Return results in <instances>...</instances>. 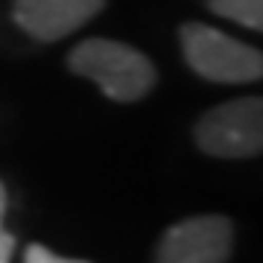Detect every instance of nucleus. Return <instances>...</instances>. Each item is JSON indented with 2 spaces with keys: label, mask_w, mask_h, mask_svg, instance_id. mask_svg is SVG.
Returning <instances> with one entry per match:
<instances>
[{
  "label": "nucleus",
  "mask_w": 263,
  "mask_h": 263,
  "mask_svg": "<svg viewBox=\"0 0 263 263\" xmlns=\"http://www.w3.org/2000/svg\"><path fill=\"white\" fill-rule=\"evenodd\" d=\"M3 216H6V187L0 181V231H3Z\"/></svg>",
  "instance_id": "obj_9"
},
{
  "label": "nucleus",
  "mask_w": 263,
  "mask_h": 263,
  "mask_svg": "<svg viewBox=\"0 0 263 263\" xmlns=\"http://www.w3.org/2000/svg\"><path fill=\"white\" fill-rule=\"evenodd\" d=\"M181 53L193 73L202 79L222 85L257 82L263 76V56L257 47H249L243 41L208 27V24H181L179 29Z\"/></svg>",
  "instance_id": "obj_2"
},
{
  "label": "nucleus",
  "mask_w": 263,
  "mask_h": 263,
  "mask_svg": "<svg viewBox=\"0 0 263 263\" xmlns=\"http://www.w3.org/2000/svg\"><path fill=\"white\" fill-rule=\"evenodd\" d=\"M67 67L76 76L94 79L114 103L143 100L155 88V65L138 47L111 38H88L67 56Z\"/></svg>",
  "instance_id": "obj_1"
},
{
  "label": "nucleus",
  "mask_w": 263,
  "mask_h": 263,
  "mask_svg": "<svg viewBox=\"0 0 263 263\" xmlns=\"http://www.w3.org/2000/svg\"><path fill=\"white\" fill-rule=\"evenodd\" d=\"M208 9L254 32L263 29V0H208Z\"/></svg>",
  "instance_id": "obj_6"
},
{
  "label": "nucleus",
  "mask_w": 263,
  "mask_h": 263,
  "mask_svg": "<svg viewBox=\"0 0 263 263\" xmlns=\"http://www.w3.org/2000/svg\"><path fill=\"white\" fill-rule=\"evenodd\" d=\"M24 263H88V260H73V257H62V254L50 252L47 246L32 243L24 254Z\"/></svg>",
  "instance_id": "obj_7"
},
{
  "label": "nucleus",
  "mask_w": 263,
  "mask_h": 263,
  "mask_svg": "<svg viewBox=\"0 0 263 263\" xmlns=\"http://www.w3.org/2000/svg\"><path fill=\"white\" fill-rule=\"evenodd\" d=\"M12 254H15V237L0 231V263H12Z\"/></svg>",
  "instance_id": "obj_8"
},
{
  "label": "nucleus",
  "mask_w": 263,
  "mask_h": 263,
  "mask_svg": "<svg viewBox=\"0 0 263 263\" xmlns=\"http://www.w3.org/2000/svg\"><path fill=\"white\" fill-rule=\"evenodd\" d=\"M105 0H15L12 21L35 41H59L100 15Z\"/></svg>",
  "instance_id": "obj_5"
},
{
  "label": "nucleus",
  "mask_w": 263,
  "mask_h": 263,
  "mask_svg": "<svg viewBox=\"0 0 263 263\" xmlns=\"http://www.w3.org/2000/svg\"><path fill=\"white\" fill-rule=\"evenodd\" d=\"M196 146L214 158H252L263 149V100L240 97L196 120Z\"/></svg>",
  "instance_id": "obj_3"
},
{
  "label": "nucleus",
  "mask_w": 263,
  "mask_h": 263,
  "mask_svg": "<svg viewBox=\"0 0 263 263\" xmlns=\"http://www.w3.org/2000/svg\"><path fill=\"white\" fill-rule=\"evenodd\" d=\"M231 246L234 228L226 216H190L164 231L155 263H228Z\"/></svg>",
  "instance_id": "obj_4"
}]
</instances>
